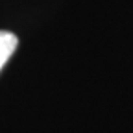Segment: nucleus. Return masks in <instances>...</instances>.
Listing matches in <instances>:
<instances>
[{
    "instance_id": "obj_1",
    "label": "nucleus",
    "mask_w": 133,
    "mask_h": 133,
    "mask_svg": "<svg viewBox=\"0 0 133 133\" xmlns=\"http://www.w3.org/2000/svg\"><path fill=\"white\" fill-rule=\"evenodd\" d=\"M17 44H19V39H17L15 33L6 30L0 31V70L4 69L8 59L13 56V52L17 50Z\"/></svg>"
}]
</instances>
